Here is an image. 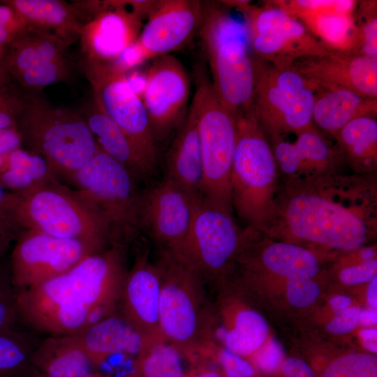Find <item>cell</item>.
Wrapping results in <instances>:
<instances>
[{
    "instance_id": "6da1fadb",
    "label": "cell",
    "mask_w": 377,
    "mask_h": 377,
    "mask_svg": "<svg viewBox=\"0 0 377 377\" xmlns=\"http://www.w3.org/2000/svg\"><path fill=\"white\" fill-rule=\"evenodd\" d=\"M377 232V172H335L279 185L262 233L324 251L348 252Z\"/></svg>"
},
{
    "instance_id": "7a4b0ae2",
    "label": "cell",
    "mask_w": 377,
    "mask_h": 377,
    "mask_svg": "<svg viewBox=\"0 0 377 377\" xmlns=\"http://www.w3.org/2000/svg\"><path fill=\"white\" fill-rule=\"evenodd\" d=\"M127 248L111 245L67 272L17 291L20 324L40 334H78L118 310Z\"/></svg>"
},
{
    "instance_id": "3957f363",
    "label": "cell",
    "mask_w": 377,
    "mask_h": 377,
    "mask_svg": "<svg viewBox=\"0 0 377 377\" xmlns=\"http://www.w3.org/2000/svg\"><path fill=\"white\" fill-rule=\"evenodd\" d=\"M160 274V327L165 340L175 346L191 366L211 360L215 347L213 311L205 281L177 256L161 251L156 262Z\"/></svg>"
},
{
    "instance_id": "277c9868",
    "label": "cell",
    "mask_w": 377,
    "mask_h": 377,
    "mask_svg": "<svg viewBox=\"0 0 377 377\" xmlns=\"http://www.w3.org/2000/svg\"><path fill=\"white\" fill-rule=\"evenodd\" d=\"M15 126L24 149L42 156L58 179L70 182L98 149L80 110L54 105L42 93L24 94Z\"/></svg>"
},
{
    "instance_id": "5b68a950",
    "label": "cell",
    "mask_w": 377,
    "mask_h": 377,
    "mask_svg": "<svg viewBox=\"0 0 377 377\" xmlns=\"http://www.w3.org/2000/svg\"><path fill=\"white\" fill-rule=\"evenodd\" d=\"M237 127L230 174L232 207L246 227L262 232L272 216L278 169L252 109L237 115Z\"/></svg>"
},
{
    "instance_id": "8992f818",
    "label": "cell",
    "mask_w": 377,
    "mask_h": 377,
    "mask_svg": "<svg viewBox=\"0 0 377 377\" xmlns=\"http://www.w3.org/2000/svg\"><path fill=\"white\" fill-rule=\"evenodd\" d=\"M213 87L236 116L252 108L256 65L249 52L246 27L213 3H203L199 29Z\"/></svg>"
},
{
    "instance_id": "52a82bcc",
    "label": "cell",
    "mask_w": 377,
    "mask_h": 377,
    "mask_svg": "<svg viewBox=\"0 0 377 377\" xmlns=\"http://www.w3.org/2000/svg\"><path fill=\"white\" fill-rule=\"evenodd\" d=\"M137 182L126 168L99 147L71 182L77 195L105 226L110 245L128 249L141 233V191Z\"/></svg>"
},
{
    "instance_id": "ba28073f",
    "label": "cell",
    "mask_w": 377,
    "mask_h": 377,
    "mask_svg": "<svg viewBox=\"0 0 377 377\" xmlns=\"http://www.w3.org/2000/svg\"><path fill=\"white\" fill-rule=\"evenodd\" d=\"M195 81L190 107L195 117L202 157V198L234 214L230 174L237 142V116L222 103L201 67L195 71Z\"/></svg>"
},
{
    "instance_id": "9c48e42d",
    "label": "cell",
    "mask_w": 377,
    "mask_h": 377,
    "mask_svg": "<svg viewBox=\"0 0 377 377\" xmlns=\"http://www.w3.org/2000/svg\"><path fill=\"white\" fill-rule=\"evenodd\" d=\"M234 214L202 198L197 200L188 232L179 249L170 253L207 281H223L258 232L242 228Z\"/></svg>"
},
{
    "instance_id": "30bf717a",
    "label": "cell",
    "mask_w": 377,
    "mask_h": 377,
    "mask_svg": "<svg viewBox=\"0 0 377 377\" xmlns=\"http://www.w3.org/2000/svg\"><path fill=\"white\" fill-rule=\"evenodd\" d=\"M14 194V214L24 229L82 240L103 249L110 246L101 220L73 188L62 184L58 178L31 191Z\"/></svg>"
},
{
    "instance_id": "8fae6325",
    "label": "cell",
    "mask_w": 377,
    "mask_h": 377,
    "mask_svg": "<svg viewBox=\"0 0 377 377\" xmlns=\"http://www.w3.org/2000/svg\"><path fill=\"white\" fill-rule=\"evenodd\" d=\"M79 65L93 99L128 138L150 177L157 167L156 142L142 98L130 86L126 73L111 62L81 58Z\"/></svg>"
},
{
    "instance_id": "7c38bea8",
    "label": "cell",
    "mask_w": 377,
    "mask_h": 377,
    "mask_svg": "<svg viewBox=\"0 0 377 377\" xmlns=\"http://www.w3.org/2000/svg\"><path fill=\"white\" fill-rule=\"evenodd\" d=\"M105 249L88 242L24 229L9 256L13 285L17 291L36 286Z\"/></svg>"
},
{
    "instance_id": "4fadbf2b",
    "label": "cell",
    "mask_w": 377,
    "mask_h": 377,
    "mask_svg": "<svg viewBox=\"0 0 377 377\" xmlns=\"http://www.w3.org/2000/svg\"><path fill=\"white\" fill-rule=\"evenodd\" d=\"M255 117L269 138L311 128L316 98L305 80L293 70H283L268 85L256 77Z\"/></svg>"
},
{
    "instance_id": "5bb4252c",
    "label": "cell",
    "mask_w": 377,
    "mask_h": 377,
    "mask_svg": "<svg viewBox=\"0 0 377 377\" xmlns=\"http://www.w3.org/2000/svg\"><path fill=\"white\" fill-rule=\"evenodd\" d=\"M146 76L141 98L156 143L184 121L190 81L182 63L170 54L154 58Z\"/></svg>"
},
{
    "instance_id": "9a60e30c",
    "label": "cell",
    "mask_w": 377,
    "mask_h": 377,
    "mask_svg": "<svg viewBox=\"0 0 377 377\" xmlns=\"http://www.w3.org/2000/svg\"><path fill=\"white\" fill-rule=\"evenodd\" d=\"M198 199L163 178L141 191L140 232L161 251L175 253L188 232Z\"/></svg>"
},
{
    "instance_id": "2e32d148",
    "label": "cell",
    "mask_w": 377,
    "mask_h": 377,
    "mask_svg": "<svg viewBox=\"0 0 377 377\" xmlns=\"http://www.w3.org/2000/svg\"><path fill=\"white\" fill-rule=\"evenodd\" d=\"M161 279L147 250L137 252L121 292L119 313L147 343L167 341L160 327Z\"/></svg>"
},
{
    "instance_id": "e0dca14e",
    "label": "cell",
    "mask_w": 377,
    "mask_h": 377,
    "mask_svg": "<svg viewBox=\"0 0 377 377\" xmlns=\"http://www.w3.org/2000/svg\"><path fill=\"white\" fill-rule=\"evenodd\" d=\"M294 141L276 135L269 143L276 163L279 181L295 182L340 172L345 163L339 151L313 127L295 133Z\"/></svg>"
},
{
    "instance_id": "ac0fdd59",
    "label": "cell",
    "mask_w": 377,
    "mask_h": 377,
    "mask_svg": "<svg viewBox=\"0 0 377 377\" xmlns=\"http://www.w3.org/2000/svg\"><path fill=\"white\" fill-rule=\"evenodd\" d=\"M203 3L197 0L157 1L138 38L150 59L185 47L199 31Z\"/></svg>"
},
{
    "instance_id": "d6986e66",
    "label": "cell",
    "mask_w": 377,
    "mask_h": 377,
    "mask_svg": "<svg viewBox=\"0 0 377 377\" xmlns=\"http://www.w3.org/2000/svg\"><path fill=\"white\" fill-rule=\"evenodd\" d=\"M107 6L82 27L80 36L82 58L113 62L138 40L142 18L122 1H107Z\"/></svg>"
},
{
    "instance_id": "ffe728a7",
    "label": "cell",
    "mask_w": 377,
    "mask_h": 377,
    "mask_svg": "<svg viewBox=\"0 0 377 377\" xmlns=\"http://www.w3.org/2000/svg\"><path fill=\"white\" fill-rule=\"evenodd\" d=\"M33 377H88L98 371L77 334L47 335L32 353Z\"/></svg>"
},
{
    "instance_id": "44dd1931",
    "label": "cell",
    "mask_w": 377,
    "mask_h": 377,
    "mask_svg": "<svg viewBox=\"0 0 377 377\" xmlns=\"http://www.w3.org/2000/svg\"><path fill=\"white\" fill-rule=\"evenodd\" d=\"M164 178L194 198H202L203 165L194 112L190 107L180 125L165 161Z\"/></svg>"
},
{
    "instance_id": "7402d4cb",
    "label": "cell",
    "mask_w": 377,
    "mask_h": 377,
    "mask_svg": "<svg viewBox=\"0 0 377 377\" xmlns=\"http://www.w3.org/2000/svg\"><path fill=\"white\" fill-rule=\"evenodd\" d=\"M219 312L223 324L213 328V338L223 348L242 357L253 354L265 343L268 325L254 310L233 299L220 297Z\"/></svg>"
},
{
    "instance_id": "603a6c76",
    "label": "cell",
    "mask_w": 377,
    "mask_h": 377,
    "mask_svg": "<svg viewBox=\"0 0 377 377\" xmlns=\"http://www.w3.org/2000/svg\"><path fill=\"white\" fill-rule=\"evenodd\" d=\"M69 45L52 33L27 26L4 48L2 60L13 80L24 71L66 59Z\"/></svg>"
},
{
    "instance_id": "cb8c5ba5",
    "label": "cell",
    "mask_w": 377,
    "mask_h": 377,
    "mask_svg": "<svg viewBox=\"0 0 377 377\" xmlns=\"http://www.w3.org/2000/svg\"><path fill=\"white\" fill-rule=\"evenodd\" d=\"M77 336L98 370L110 357L119 354L136 357L148 343L118 310Z\"/></svg>"
},
{
    "instance_id": "d4e9b609",
    "label": "cell",
    "mask_w": 377,
    "mask_h": 377,
    "mask_svg": "<svg viewBox=\"0 0 377 377\" xmlns=\"http://www.w3.org/2000/svg\"><path fill=\"white\" fill-rule=\"evenodd\" d=\"M27 26L50 31L69 46L79 40L88 22L76 3L62 0H5Z\"/></svg>"
},
{
    "instance_id": "484cf974",
    "label": "cell",
    "mask_w": 377,
    "mask_h": 377,
    "mask_svg": "<svg viewBox=\"0 0 377 377\" xmlns=\"http://www.w3.org/2000/svg\"><path fill=\"white\" fill-rule=\"evenodd\" d=\"M244 13L249 43L262 54L278 53L304 35V26L281 8Z\"/></svg>"
},
{
    "instance_id": "4316f807",
    "label": "cell",
    "mask_w": 377,
    "mask_h": 377,
    "mask_svg": "<svg viewBox=\"0 0 377 377\" xmlns=\"http://www.w3.org/2000/svg\"><path fill=\"white\" fill-rule=\"evenodd\" d=\"M80 111L103 151L126 168L138 181L148 179L128 138L93 98Z\"/></svg>"
},
{
    "instance_id": "83f0119b",
    "label": "cell",
    "mask_w": 377,
    "mask_h": 377,
    "mask_svg": "<svg viewBox=\"0 0 377 377\" xmlns=\"http://www.w3.org/2000/svg\"><path fill=\"white\" fill-rule=\"evenodd\" d=\"M353 173L377 172V122L366 115L354 118L333 135Z\"/></svg>"
},
{
    "instance_id": "f1b7e54d",
    "label": "cell",
    "mask_w": 377,
    "mask_h": 377,
    "mask_svg": "<svg viewBox=\"0 0 377 377\" xmlns=\"http://www.w3.org/2000/svg\"><path fill=\"white\" fill-rule=\"evenodd\" d=\"M54 178L48 162L24 148L0 156V185L11 193L31 191Z\"/></svg>"
},
{
    "instance_id": "f546056e",
    "label": "cell",
    "mask_w": 377,
    "mask_h": 377,
    "mask_svg": "<svg viewBox=\"0 0 377 377\" xmlns=\"http://www.w3.org/2000/svg\"><path fill=\"white\" fill-rule=\"evenodd\" d=\"M362 104L360 94L356 91L350 88H337L316 99L313 120L334 135L350 120L361 115L359 109Z\"/></svg>"
},
{
    "instance_id": "4dcf8cb0",
    "label": "cell",
    "mask_w": 377,
    "mask_h": 377,
    "mask_svg": "<svg viewBox=\"0 0 377 377\" xmlns=\"http://www.w3.org/2000/svg\"><path fill=\"white\" fill-rule=\"evenodd\" d=\"M40 334L19 327L0 330V377H22L30 371L33 351Z\"/></svg>"
},
{
    "instance_id": "1f68e13d",
    "label": "cell",
    "mask_w": 377,
    "mask_h": 377,
    "mask_svg": "<svg viewBox=\"0 0 377 377\" xmlns=\"http://www.w3.org/2000/svg\"><path fill=\"white\" fill-rule=\"evenodd\" d=\"M184 358L168 341L148 343L135 357V367L139 377H185Z\"/></svg>"
},
{
    "instance_id": "d6a6232c",
    "label": "cell",
    "mask_w": 377,
    "mask_h": 377,
    "mask_svg": "<svg viewBox=\"0 0 377 377\" xmlns=\"http://www.w3.org/2000/svg\"><path fill=\"white\" fill-rule=\"evenodd\" d=\"M319 377H377V357L364 353L339 356L324 367Z\"/></svg>"
},
{
    "instance_id": "836d02e7",
    "label": "cell",
    "mask_w": 377,
    "mask_h": 377,
    "mask_svg": "<svg viewBox=\"0 0 377 377\" xmlns=\"http://www.w3.org/2000/svg\"><path fill=\"white\" fill-rule=\"evenodd\" d=\"M20 324L17 309V290L13 285L10 258H0V330Z\"/></svg>"
},
{
    "instance_id": "e575fe53",
    "label": "cell",
    "mask_w": 377,
    "mask_h": 377,
    "mask_svg": "<svg viewBox=\"0 0 377 377\" xmlns=\"http://www.w3.org/2000/svg\"><path fill=\"white\" fill-rule=\"evenodd\" d=\"M348 76L353 91L359 94L376 96V57L364 54L352 59L348 64Z\"/></svg>"
},
{
    "instance_id": "d590c367",
    "label": "cell",
    "mask_w": 377,
    "mask_h": 377,
    "mask_svg": "<svg viewBox=\"0 0 377 377\" xmlns=\"http://www.w3.org/2000/svg\"><path fill=\"white\" fill-rule=\"evenodd\" d=\"M318 33L329 43L341 45L350 36L352 29L350 20L346 13L336 12L321 13L316 20Z\"/></svg>"
},
{
    "instance_id": "8d00e7d4",
    "label": "cell",
    "mask_w": 377,
    "mask_h": 377,
    "mask_svg": "<svg viewBox=\"0 0 377 377\" xmlns=\"http://www.w3.org/2000/svg\"><path fill=\"white\" fill-rule=\"evenodd\" d=\"M286 284L288 300L295 307L311 305L320 294V287L313 279L293 278L286 280Z\"/></svg>"
},
{
    "instance_id": "74e56055",
    "label": "cell",
    "mask_w": 377,
    "mask_h": 377,
    "mask_svg": "<svg viewBox=\"0 0 377 377\" xmlns=\"http://www.w3.org/2000/svg\"><path fill=\"white\" fill-rule=\"evenodd\" d=\"M377 260H364L360 254L358 261L346 265L339 269L340 281L346 285H357L371 281L376 277Z\"/></svg>"
},
{
    "instance_id": "f35d334b",
    "label": "cell",
    "mask_w": 377,
    "mask_h": 377,
    "mask_svg": "<svg viewBox=\"0 0 377 377\" xmlns=\"http://www.w3.org/2000/svg\"><path fill=\"white\" fill-rule=\"evenodd\" d=\"M27 27L24 22L9 5L0 3V53Z\"/></svg>"
},
{
    "instance_id": "ab89813d",
    "label": "cell",
    "mask_w": 377,
    "mask_h": 377,
    "mask_svg": "<svg viewBox=\"0 0 377 377\" xmlns=\"http://www.w3.org/2000/svg\"><path fill=\"white\" fill-rule=\"evenodd\" d=\"M284 360L281 346L274 339H270L262 345L253 353L254 362L260 370L265 373L277 371Z\"/></svg>"
},
{
    "instance_id": "60d3db41",
    "label": "cell",
    "mask_w": 377,
    "mask_h": 377,
    "mask_svg": "<svg viewBox=\"0 0 377 377\" xmlns=\"http://www.w3.org/2000/svg\"><path fill=\"white\" fill-rule=\"evenodd\" d=\"M24 230L13 214L0 211V258L8 255Z\"/></svg>"
},
{
    "instance_id": "b9f144b4",
    "label": "cell",
    "mask_w": 377,
    "mask_h": 377,
    "mask_svg": "<svg viewBox=\"0 0 377 377\" xmlns=\"http://www.w3.org/2000/svg\"><path fill=\"white\" fill-rule=\"evenodd\" d=\"M146 51L136 40L127 47L113 62L116 66L125 73L134 70L140 65L149 60Z\"/></svg>"
},
{
    "instance_id": "7bdbcfd3",
    "label": "cell",
    "mask_w": 377,
    "mask_h": 377,
    "mask_svg": "<svg viewBox=\"0 0 377 377\" xmlns=\"http://www.w3.org/2000/svg\"><path fill=\"white\" fill-rule=\"evenodd\" d=\"M359 309L349 307L343 311L334 313V318L327 325V330L333 334H341L354 330L359 323Z\"/></svg>"
},
{
    "instance_id": "ee69618b",
    "label": "cell",
    "mask_w": 377,
    "mask_h": 377,
    "mask_svg": "<svg viewBox=\"0 0 377 377\" xmlns=\"http://www.w3.org/2000/svg\"><path fill=\"white\" fill-rule=\"evenodd\" d=\"M279 369L283 377H317L315 371L307 362L296 357L283 360Z\"/></svg>"
},
{
    "instance_id": "f6af8a7d",
    "label": "cell",
    "mask_w": 377,
    "mask_h": 377,
    "mask_svg": "<svg viewBox=\"0 0 377 377\" xmlns=\"http://www.w3.org/2000/svg\"><path fill=\"white\" fill-rule=\"evenodd\" d=\"M20 147L22 138L16 126L0 130V156Z\"/></svg>"
},
{
    "instance_id": "bcb514c9",
    "label": "cell",
    "mask_w": 377,
    "mask_h": 377,
    "mask_svg": "<svg viewBox=\"0 0 377 377\" xmlns=\"http://www.w3.org/2000/svg\"><path fill=\"white\" fill-rule=\"evenodd\" d=\"M363 50L364 55L376 57L377 55V20L373 19L364 27Z\"/></svg>"
},
{
    "instance_id": "7dc6e473",
    "label": "cell",
    "mask_w": 377,
    "mask_h": 377,
    "mask_svg": "<svg viewBox=\"0 0 377 377\" xmlns=\"http://www.w3.org/2000/svg\"><path fill=\"white\" fill-rule=\"evenodd\" d=\"M207 362L191 367L185 377H223L222 370L208 365Z\"/></svg>"
},
{
    "instance_id": "c3c4849f",
    "label": "cell",
    "mask_w": 377,
    "mask_h": 377,
    "mask_svg": "<svg viewBox=\"0 0 377 377\" xmlns=\"http://www.w3.org/2000/svg\"><path fill=\"white\" fill-rule=\"evenodd\" d=\"M126 77L133 90L141 98L146 84V73L134 69L126 73Z\"/></svg>"
},
{
    "instance_id": "681fc988",
    "label": "cell",
    "mask_w": 377,
    "mask_h": 377,
    "mask_svg": "<svg viewBox=\"0 0 377 377\" xmlns=\"http://www.w3.org/2000/svg\"><path fill=\"white\" fill-rule=\"evenodd\" d=\"M15 201V194L7 191L0 185V211L8 212L14 215Z\"/></svg>"
},
{
    "instance_id": "f907efd6",
    "label": "cell",
    "mask_w": 377,
    "mask_h": 377,
    "mask_svg": "<svg viewBox=\"0 0 377 377\" xmlns=\"http://www.w3.org/2000/svg\"><path fill=\"white\" fill-rule=\"evenodd\" d=\"M352 300L350 297L345 295H339L334 297L330 301V304L334 313L345 311L351 304Z\"/></svg>"
},
{
    "instance_id": "816d5d0a",
    "label": "cell",
    "mask_w": 377,
    "mask_h": 377,
    "mask_svg": "<svg viewBox=\"0 0 377 377\" xmlns=\"http://www.w3.org/2000/svg\"><path fill=\"white\" fill-rule=\"evenodd\" d=\"M359 323L369 326L377 323V312L375 309H364L359 312Z\"/></svg>"
},
{
    "instance_id": "f5cc1de1",
    "label": "cell",
    "mask_w": 377,
    "mask_h": 377,
    "mask_svg": "<svg viewBox=\"0 0 377 377\" xmlns=\"http://www.w3.org/2000/svg\"><path fill=\"white\" fill-rule=\"evenodd\" d=\"M334 1L302 0L297 1V3L306 9L316 10L332 7Z\"/></svg>"
},
{
    "instance_id": "db71d44e",
    "label": "cell",
    "mask_w": 377,
    "mask_h": 377,
    "mask_svg": "<svg viewBox=\"0 0 377 377\" xmlns=\"http://www.w3.org/2000/svg\"><path fill=\"white\" fill-rule=\"evenodd\" d=\"M367 301L372 309L377 308V277L369 282Z\"/></svg>"
},
{
    "instance_id": "11a10c76",
    "label": "cell",
    "mask_w": 377,
    "mask_h": 377,
    "mask_svg": "<svg viewBox=\"0 0 377 377\" xmlns=\"http://www.w3.org/2000/svg\"><path fill=\"white\" fill-rule=\"evenodd\" d=\"M353 1H352L339 0L334 1L332 7L336 12L341 13H346L353 8Z\"/></svg>"
},
{
    "instance_id": "9f6ffc18",
    "label": "cell",
    "mask_w": 377,
    "mask_h": 377,
    "mask_svg": "<svg viewBox=\"0 0 377 377\" xmlns=\"http://www.w3.org/2000/svg\"><path fill=\"white\" fill-rule=\"evenodd\" d=\"M360 337L362 343H376L377 341V330L376 329H365L360 332Z\"/></svg>"
},
{
    "instance_id": "6f0895ef",
    "label": "cell",
    "mask_w": 377,
    "mask_h": 377,
    "mask_svg": "<svg viewBox=\"0 0 377 377\" xmlns=\"http://www.w3.org/2000/svg\"><path fill=\"white\" fill-rule=\"evenodd\" d=\"M2 60V53H0V85L11 82Z\"/></svg>"
},
{
    "instance_id": "680465c9",
    "label": "cell",
    "mask_w": 377,
    "mask_h": 377,
    "mask_svg": "<svg viewBox=\"0 0 377 377\" xmlns=\"http://www.w3.org/2000/svg\"><path fill=\"white\" fill-rule=\"evenodd\" d=\"M13 84V82L11 81L10 82L0 85V103L4 99Z\"/></svg>"
},
{
    "instance_id": "91938a15",
    "label": "cell",
    "mask_w": 377,
    "mask_h": 377,
    "mask_svg": "<svg viewBox=\"0 0 377 377\" xmlns=\"http://www.w3.org/2000/svg\"><path fill=\"white\" fill-rule=\"evenodd\" d=\"M114 377H139L138 374L136 372L135 367L121 372V374H118Z\"/></svg>"
},
{
    "instance_id": "94428289",
    "label": "cell",
    "mask_w": 377,
    "mask_h": 377,
    "mask_svg": "<svg viewBox=\"0 0 377 377\" xmlns=\"http://www.w3.org/2000/svg\"><path fill=\"white\" fill-rule=\"evenodd\" d=\"M88 377H113V376L108 373L101 372L98 370L96 371L95 373L89 375Z\"/></svg>"
},
{
    "instance_id": "6125c7cd",
    "label": "cell",
    "mask_w": 377,
    "mask_h": 377,
    "mask_svg": "<svg viewBox=\"0 0 377 377\" xmlns=\"http://www.w3.org/2000/svg\"><path fill=\"white\" fill-rule=\"evenodd\" d=\"M22 377H31V376H29V375H26V376H22Z\"/></svg>"
}]
</instances>
